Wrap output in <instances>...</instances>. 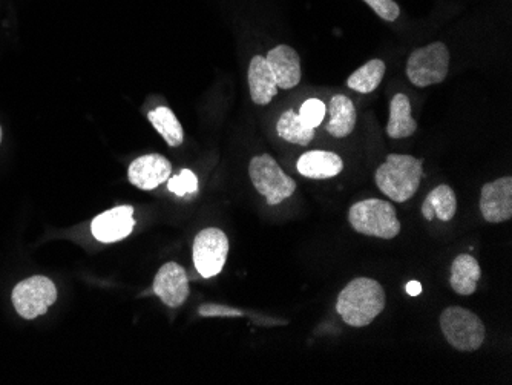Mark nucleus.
Segmentation results:
<instances>
[{
  "mask_svg": "<svg viewBox=\"0 0 512 385\" xmlns=\"http://www.w3.org/2000/svg\"><path fill=\"white\" fill-rule=\"evenodd\" d=\"M440 329L447 343L459 352H476L485 343L486 330L482 320L463 307H447L440 315Z\"/></svg>",
  "mask_w": 512,
  "mask_h": 385,
  "instance_id": "nucleus-4",
  "label": "nucleus"
},
{
  "mask_svg": "<svg viewBox=\"0 0 512 385\" xmlns=\"http://www.w3.org/2000/svg\"><path fill=\"white\" fill-rule=\"evenodd\" d=\"M327 112H329V122L325 125V129L332 137L344 139L355 131L358 114L352 99H348L344 94H336L330 100Z\"/></svg>",
  "mask_w": 512,
  "mask_h": 385,
  "instance_id": "nucleus-16",
  "label": "nucleus"
},
{
  "mask_svg": "<svg viewBox=\"0 0 512 385\" xmlns=\"http://www.w3.org/2000/svg\"><path fill=\"white\" fill-rule=\"evenodd\" d=\"M168 189L172 194L178 195V197H184V195L195 194L198 192V178L194 172L189 169H183L178 175L169 178Z\"/></svg>",
  "mask_w": 512,
  "mask_h": 385,
  "instance_id": "nucleus-23",
  "label": "nucleus"
},
{
  "mask_svg": "<svg viewBox=\"0 0 512 385\" xmlns=\"http://www.w3.org/2000/svg\"><path fill=\"white\" fill-rule=\"evenodd\" d=\"M364 2L381 19L387 20V22H394L401 16V8L394 0H364Z\"/></svg>",
  "mask_w": 512,
  "mask_h": 385,
  "instance_id": "nucleus-25",
  "label": "nucleus"
},
{
  "mask_svg": "<svg viewBox=\"0 0 512 385\" xmlns=\"http://www.w3.org/2000/svg\"><path fill=\"white\" fill-rule=\"evenodd\" d=\"M270 70L279 89H292L301 82V59L292 47L278 45L267 54Z\"/></svg>",
  "mask_w": 512,
  "mask_h": 385,
  "instance_id": "nucleus-13",
  "label": "nucleus"
},
{
  "mask_svg": "<svg viewBox=\"0 0 512 385\" xmlns=\"http://www.w3.org/2000/svg\"><path fill=\"white\" fill-rule=\"evenodd\" d=\"M250 180L258 194L267 198L269 206L283 203L296 191V183L283 169L279 168L275 158L269 154L253 157L249 165Z\"/></svg>",
  "mask_w": 512,
  "mask_h": 385,
  "instance_id": "nucleus-6",
  "label": "nucleus"
},
{
  "mask_svg": "<svg viewBox=\"0 0 512 385\" xmlns=\"http://www.w3.org/2000/svg\"><path fill=\"white\" fill-rule=\"evenodd\" d=\"M298 114L302 122L306 123L310 128L316 129L324 122L325 114H327V106H325L322 100L309 99L302 103Z\"/></svg>",
  "mask_w": 512,
  "mask_h": 385,
  "instance_id": "nucleus-24",
  "label": "nucleus"
},
{
  "mask_svg": "<svg viewBox=\"0 0 512 385\" xmlns=\"http://www.w3.org/2000/svg\"><path fill=\"white\" fill-rule=\"evenodd\" d=\"M482 278L479 261L468 254L459 255L451 264L450 286L462 297H470L476 293L477 284Z\"/></svg>",
  "mask_w": 512,
  "mask_h": 385,
  "instance_id": "nucleus-17",
  "label": "nucleus"
},
{
  "mask_svg": "<svg viewBox=\"0 0 512 385\" xmlns=\"http://www.w3.org/2000/svg\"><path fill=\"white\" fill-rule=\"evenodd\" d=\"M417 131V122L411 116V103L405 94L399 93L390 102V120L387 134L391 139H407Z\"/></svg>",
  "mask_w": 512,
  "mask_h": 385,
  "instance_id": "nucleus-18",
  "label": "nucleus"
},
{
  "mask_svg": "<svg viewBox=\"0 0 512 385\" xmlns=\"http://www.w3.org/2000/svg\"><path fill=\"white\" fill-rule=\"evenodd\" d=\"M348 221L359 234L393 240L401 234V221L390 201L367 198L358 201L348 212Z\"/></svg>",
  "mask_w": 512,
  "mask_h": 385,
  "instance_id": "nucleus-3",
  "label": "nucleus"
},
{
  "mask_svg": "<svg viewBox=\"0 0 512 385\" xmlns=\"http://www.w3.org/2000/svg\"><path fill=\"white\" fill-rule=\"evenodd\" d=\"M148 119L171 148H178V146L183 145V126L178 122L172 109L166 108V106L152 109L151 112H148Z\"/></svg>",
  "mask_w": 512,
  "mask_h": 385,
  "instance_id": "nucleus-21",
  "label": "nucleus"
},
{
  "mask_svg": "<svg viewBox=\"0 0 512 385\" xmlns=\"http://www.w3.org/2000/svg\"><path fill=\"white\" fill-rule=\"evenodd\" d=\"M407 292L410 297H417V295H421L422 284L417 283V281H410V283L407 284Z\"/></svg>",
  "mask_w": 512,
  "mask_h": 385,
  "instance_id": "nucleus-27",
  "label": "nucleus"
},
{
  "mask_svg": "<svg viewBox=\"0 0 512 385\" xmlns=\"http://www.w3.org/2000/svg\"><path fill=\"white\" fill-rule=\"evenodd\" d=\"M250 97L255 105L266 106L275 99L279 88L266 57L255 56L249 66Z\"/></svg>",
  "mask_w": 512,
  "mask_h": 385,
  "instance_id": "nucleus-15",
  "label": "nucleus"
},
{
  "mask_svg": "<svg viewBox=\"0 0 512 385\" xmlns=\"http://www.w3.org/2000/svg\"><path fill=\"white\" fill-rule=\"evenodd\" d=\"M14 309L23 320H36L45 315L57 301L56 284L50 278L34 275L27 280L20 281L13 289Z\"/></svg>",
  "mask_w": 512,
  "mask_h": 385,
  "instance_id": "nucleus-7",
  "label": "nucleus"
},
{
  "mask_svg": "<svg viewBox=\"0 0 512 385\" xmlns=\"http://www.w3.org/2000/svg\"><path fill=\"white\" fill-rule=\"evenodd\" d=\"M172 166L168 158L160 154H148L137 158L128 169L131 185L142 191H152L171 178Z\"/></svg>",
  "mask_w": 512,
  "mask_h": 385,
  "instance_id": "nucleus-12",
  "label": "nucleus"
},
{
  "mask_svg": "<svg viewBox=\"0 0 512 385\" xmlns=\"http://www.w3.org/2000/svg\"><path fill=\"white\" fill-rule=\"evenodd\" d=\"M450 70V50L442 42L417 48L408 57L407 76L416 88L444 82Z\"/></svg>",
  "mask_w": 512,
  "mask_h": 385,
  "instance_id": "nucleus-5",
  "label": "nucleus"
},
{
  "mask_svg": "<svg viewBox=\"0 0 512 385\" xmlns=\"http://www.w3.org/2000/svg\"><path fill=\"white\" fill-rule=\"evenodd\" d=\"M384 76L385 63L381 59H373L348 77L347 86L356 93L370 94L381 85Z\"/></svg>",
  "mask_w": 512,
  "mask_h": 385,
  "instance_id": "nucleus-22",
  "label": "nucleus"
},
{
  "mask_svg": "<svg viewBox=\"0 0 512 385\" xmlns=\"http://www.w3.org/2000/svg\"><path fill=\"white\" fill-rule=\"evenodd\" d=\"M456 212V194L448 185H440L433 189L428 194V197L425 198L424 205H422V215L428 221H433L434 218H437V220L448 223V221L453 220Z\"/></svg>",
  "mask_w": 512,
  "mask_h": 385,
  "instance_id": "nucleus-19",
  "label": "nucleus"
},
{
  "mask_svg": "<svg viewBox=\"0 0 512 385\" xmlns=\"http://www.w3.org/2000/svg\"><path fill=\"white\" fill-rule=\"evenodd\" d=\"M0 143H2V128H0Z\"/></svg>",
  "mask_w": 512,
  "mask_h": 385,
  "instance_id": "nucleus-28",
  "label": "nucleus"
},
{
  "mask_svg": "<svg viewBox=\"0 0 512 385\" xmlns=\"http://www.w3.org/2000/svg\"><path fill=\"white\" fill-rule=\"evenodd\" d=\"M152 289L166 306L177 309V307L183 306L189 297L188 274L180 264L174 263V261L166 263L155 275Z\"/></svg>",
  "mask_w": 512,
  "mask_h": 385,
  "instance_id": "nucleus-10",
  "label": "nucleus"
},
{
  "mask_svg": "<svg viewBox=\"0 0 512 385\" xmlns=\"http://www.w3.org/2000/svg\"><path fill=\"white\" fill-rule=\"evenodd\" d=\"M296 168L302 177L312 178V180H327V178L336 177L344 171V162L335 152L310 151L299 157Z\"/></svg>",
  "mask_w": 512,
  "mask_h": 385,
  "instance_id": "nucleus-14",
  "label": "nucleus"
},
{
  "mask_svg": "<svg viewBox=\"0 0 512 385\" xmlns=\"http://www.w3.org/2000/svg\"><path fill=\"white\" fill-rule=\"evenodd\" d=\"M387 297L381 283L371 278H356L339 293L336 310L348 326H370L384 312Z\"/></svg>",
  "mask_w": 512,
  "mask_h": 385,
  "instance_id": "nucleus-1",
  "label": "nucleus"
},
{
  "mask_svg": "<svg viewBox=\"0 0 512 385\" xmlns=\"http://www.w3.org/2000/svg\"><path fill=\"white\" fill-rule=\"evenodd\" d=\"M276 132L281 139L292 143V145L309 146L315 139V129L302 122L298 112L293 109L283 112V116L279 117L278 123H276Z\"/></svg>",
  "mask_w": 512,
  "mask_h": 385,
  "instance_id": "nucleus-20",
  "label": "nucleus"
},
{
  "mask_svg": "<svg viewBox=\"0 0 512 385\" xmlns=\"http://www.w3.org/2000/svg\"><path fill=\"white\" fill-rule=\"evenodd\" d=\"M480 212L486 223H505L512 218V178L486 183L480 192Z\"/></svg>",
  "mask_w": 512,
  "mask_h": 385,
  "instance_id": "nucleus-9",
  "label": "nucleus"
},
{
  "mask_svg": "<svg viewBox=\"0 0 512 385\" xmlns=\"http://www.w3.org/2000/svg\"><path fill=\"white\" fill-rule=\"evenodd\" d=\"M229 255V238L221 229L207 228L194 240V264L203 278L220 274Z\"/></svg>",
  "mask_w": 512,
  "mask_h": 385,
  "instance_id": "nucleus-8",
  "label": "nucleus"
},
{
  "mask_svg": "<svg viewBox=\"0 0 512 385\" xmlns=\"http://www.w3.org/2000/svg\"><path fill=\"white\" fill-rule=\"evenodd\" d=\"M201 316H243L244 313L240 310L232 309V307L217 306V304H209V306H201Z\"/></svg>",
  "mask_w": 512,
  "mask_h": 385,
  "instance_id": "nucleus-26",
  "label": "nucleus"
},
{
  "mask_svg": "<svg viewBox=\"0 0 512 385\" xmlns=\"http://www.w3.org/2000/svg\"><path fill=\"white\" fill-rule=\"evenodd\" d=\"M134 208L132 206H119L111 211L103 212L94 218L91 232L100 243H117L129 237L134 231Z\"/></svg>",
  "mask_w": 512,
  "mask_h": 385,
  "instance_id": "nucleus-11",
  "label": "nucleus"
},
{
  "mask_svg": "<svg viewBox=\"0 0 512 385\" xmlns=\"http://www.w3.org/2000/svg\"><path fill=\"white\" fill-rule=\"evenodd\" d=\"M424 175V160L390 154L376 171L375 180L382 194L396 203H405L416 195Z\"/></svg>",
  "mask_w": 512,
  "mask_h": 385,
  "instance_id": "nucleus-2",
  "label": "nucleus"
}]
</instances>
